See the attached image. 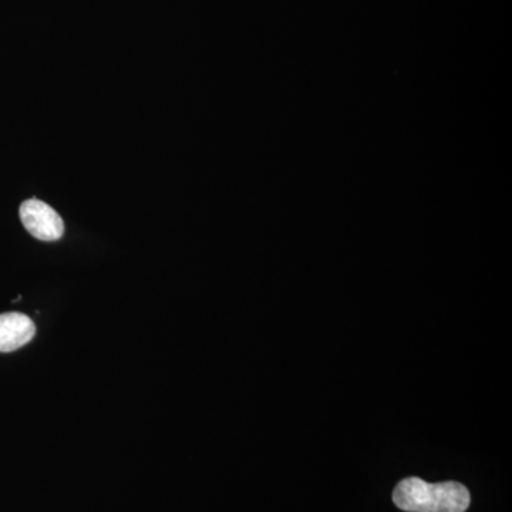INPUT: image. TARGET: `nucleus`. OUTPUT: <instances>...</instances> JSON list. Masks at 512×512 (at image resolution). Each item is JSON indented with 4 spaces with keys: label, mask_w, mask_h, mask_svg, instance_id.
<instances>
[{
    "label": "nucleus",
    "mask_w": 512,
    "mask_h": 512,
    "mask_svg": "<svg viewBox=\"0 0 512 512\" xmlns=\"http://www.w3.org/2000/svg\"><path fill=\"white\" fill-rule=\"evenodd\" d=\"M393 501L407 512H466L470 507V493L463 484L454 481L430 484L410 477L397 484Z\"/></svg>",
    "instance_id": "f257e3e1"
},
{
    "label": "nucleus",
    "mask_w": 512,
    "mask_h": 512,
    "mask_svg": "<svg viewBox=\"0 0 512 512\" xmlns=\"http://www.w3.org/2000/svg\"><path fill=\"white\" fill-rule=\"evenodd\" d=\"M20 220L29 234L40 241H57L63 237L64 224L62 217L46 202L28 200L20 205Z\"/></svg>",
    "instance_id": "f03ea898"
},
{
    "label": "nucleus",
    "mask_w": 512,
    "mask_h": 512,
    "mask_svg": "<svg viewBox=\"0 0 512 512\" xmlns=\"http://www.w3.org/2000/svg\"><path fill=\"white\" fill-rule=\"evenodd\" d=\"M36 326L29 316L10 312L0 315V353L15 352L35 338Z\"/></svg>",
    "instance_id": "7ed1b4c3"
}]
</instances>
